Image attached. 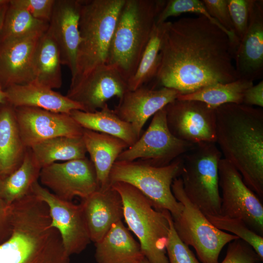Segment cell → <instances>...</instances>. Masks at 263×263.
I'll list each match as a JSON object with an SVG mask.
<instances>
[{
	"label": "cell",
	"mask_w": 263,
	"mask_h": 263,
	"mask_svg": "<svg viewBox=\"0 0 263 263\" xmlns=\"http://www.w3.org/2000/svg\"><path fill=\"white\" fill-rule=\"evenodd\" d=\"M179 95L172 89L144 85L127 91L113 110L121 119L130 124L140 137L146 121Z\"/></svg>",
	"instance_id": "e0dca14e"
},
{
	"label": "cell",
	"mask_w": 263,
	"mask_h": 263,
	"mask_svg": "<svg viewBox=\"0 0 263 263\" xmlns=\"http://www.w3.org/2000/svg\"><path fill=\"white\" fill-rule=\"evenodd\" d=\"M9 0H0V4L7 2Z\"/></svg>",
	"instance_id": "f6af8a7d"
},
{
	"label": "cell",
	"mask_w": 263,
	"mask_h": 263,
	"mask_svg": "<svg viewBox=\"0 0 263 263\" xmlns=\"http://www.w3.org/2000/svg\"><path fill=\"white\" fill-rule=\"evenodd\" d=\"M195 144L175 137L167 126L164 108L153 115L146 131L131 146L124 150L116 161H142L152 166L169 165Z\"/></svg>",
	"instance_id": "30bf717a"
},
{
	"label": "cell",
	"mask_w": 263,
	"mask_h": 263,
	"mask_svg": "<svg viewBox=\"0 0 263 263\" xmlns=\"http://www.w3.org/2000/svg\"><path fill=\"white\" fill-rule=\"evenodd\" d=\"M49 25L34 18L14 0H10L0 34V43L40 36L48 30Z\"/></svg>",
	"instance_id": "f546056e"
},
{
	"label": "cell",
	"mask_w": 263,
	"mask_h": 263,
	"mask_svg": "<svg viewBox=\"0 0 263 263\" xmlns=\"http://www.w3.org/2000/svg\"><path fill=\"white\" fill-rule=\"evenodd\" d=\"M128 90L127 81L115 68L106 64L70 86L66 95L78 103L83 111L93 112L103 108L112 97L120 98Z\"/></svg>",
	"instance_id": "2e32d148"
},
{
	"label": "cell",
	"mask_w": 263,
	"mask_h": 263,
	"mask_svg": "<svg viewBox=\"0 0 263 263\" xmlns=\"http://www.w3.org/2000/svg\"><path fill=\"white\" fill-rule=\"evenodd\" d=\"M39 179L54 194L67 201L75 196L84 199L99 188L95 168L87 157L44 167Z\"/></svg>",
	"instance_id": "5bb4252c"
},
{
	"label": "cell",
	"mask_w": 263,
	"mask_h": 263,
	"mask_svg": "<svg viewBox=\"0 0 263 263\" xmlns=\"http://www.w3.org/2000/svg\"><path fill=\"white\" fill-rule=\"evenodd\" d=\"M27 149L20 136L14 107L0 104V179L19 167Z\"/></svg>",
	"instance_id": "d4e9b609"
},
{
	"label": "cell",
	"mask_w": 263,
	"mask_h": 263,
	"mask_svg": "<svg viewBox=\"0 0 263 263\" xmlns=\"http://www.w3.org/2000/svg\"><path fill=\"white\" fill-rule=\"evenodd\" d=\"M5 91L7 103L14 107H33L67 114L75 110L83 111L66 95L34 83L12 85Z\"/></svg>",
	"instance_id": "7402d4cb"
},
{
	"label": "cell",
	"mask_w": 263,
	"mask_h": 263,
	"mask_svg": "<svg viewBox=\"0 0 263 263\" xmlns=\"http://www.w3.org/2000/svg\"><path fill=\"white\" fill-rule=\"evenodd\" d=\"M81 0H56L48 30L58 47L62 65L75 74L80 42L79 19Z\"/></svg>",
	"instance_id": "ac0fdd59"
},
{
	"label": "cell",
	"mask_w": 263,
	"mask_h": 263,
	"mask_svg": "<svg viewBox=\"0 0 263 263\" xmlns=\"http://www.w3.org/2000/svg\"><path fill=\"white\" fill-rule=\"evenodd\" d=\"M41 169L30 149L27 148L19 167L0 179V197L10 205L31 193L33 185L38 181Z\"/></svg>",
	"instance_id": "f1b7e54d"
},
{
	"label": "cell",
	"mask_w": 263,
	"mask_h": 263,
	"mask_svg": "<svg viewBox=\"0 0 263 263\" xmlns=\"http://www.w3.org/2000/svg\"><path fill=\"white\" fill-rule=\"evenodd\" d=\"M11 233L10 205L0 197V244L9 238Z\"/></svg>",
	"instance_id": "60d3db41"
},
{
	"label": "cell",
	"mask_w": 263,
	"mask_h": 263,
	"mask_svg": "<svg viewBox=\"0 0 263 263\" xmlns=\"http://www.w3.org/2000/svg\"><path fill=\"white\" fill-rule=\"evenodd\" d=\"M169 22L167 21L156 24L136 71L128 81L129 90H134L150 84L155 79L160 64V51L163 38Z\"/></svg>",
	"instance_id": "1f68e13d"
},
{
	"label": "cell",
	"mask_w": 263,
	"mask_h": 263,
	"mask_svg": "<svg viewBox=\"0 0 263 263\" xmlns=\"http://www.w3.org/2000/svg\"><path fill=\"white\" fill-rule=\"evenodd\" d=\"M9 0L5 3L0 4V34L2 29L4 18Z\"/></svg>",
	"instance_id": "b9f144b4"
},
{
	"label": "cell",
	"mask_w": 263,
	"mask_h": 263,
	"mask_svg": "<svg viewBox=\"0 0 263 263\" xmlns=\"http://www.w3.org/2000/svg\"><path fill=\"white\" fill-rule=\"evenodd\" d=\"M125 0H81L79 19L80 42L74 85L97 67L107 64L119 11Z\"/></svg>",
	"instance_id": "5b68a950"
},
{
	"label": "cell",
	"mask_w": 263,
	"mask_h": 263,
	"mask_svg": "<svg viewBox=\"0 0 263 263\" xmlns=\"http://www.w3.org/2000/svg\"><path fill=\"white\" fill-rule=\"evenodd\" d=\"M82 138L95 169L99 188L110 185L109 176L119 155L129 147L115 136L83 129Z\"/></svg>",
	"instance_id": "cb8c5ba5"
},
{
	"label": "cell",
	"mask_w": 263,
	"mask_h": 263,
	"mask_svg": "<svg viewBox=\"0 0 263 263\" xmlns=\"http://www.w3.org/2000/svg\"><path fill=\"white\" fill-rule=\"evenodd\" d=\"M41 168L56 162L85 158L87 150L81 137H56L38 143L29 148Z\"/></svg>",
	"instance_id": "83f0119b"
},
{
	"label": "cell",
	"mask_w": 263,
	"mask_h": 263,
	"mask_svg": "<svg viewBox=\"0 0 263 263\" xmlns=\"http://www.w3.org/2000/svg\"><path fill=\"white\" fill-rule=\"evenodd\" d=\"M221 215L242 220L263 237V205L258 196L244 183L237 169L227 160L219 163Z\"/></svg>",
	"instance_id": "8fae6325"
},
{
	"label": "cell",
	"mask_w": 263,
	"mask_h": 263,
	"mask_svg": "<svg viewBox=\"0 0 263 263\" xmlns=\"http://www.w3.org/2000/svg\"><path fill=\"white\" fill-rule=\"evenodd\" d=\"M239 79L253 82L263 76V0H254L248 27L234 55Z\"/></svg>",
	"instance_id": "d6986e66"
},
{
	"label": "cell",
	"mask_w": 263,
	"mask_h": 263,
	"mask_svg": "<svg viewBox=\"0 0 263 263\" xmlns=\"http://www.w3.org/2000/svg\"><path fill=\"white\" fill-rule=\"evenodd\" d=\"M254 0H227L234 36L238 42L246 31Z\"/></svg>",
	"instance_id": "d590c367"
},
{
	"label": "cell",
	"mask_w": 263,
	"mask_h": 263,
	"mask_svg": "<svg viewBox=\"0 0 263 263\" xmlns=\"http://www.w3.org/2000/svg\"><path fill=\"white\" fill-rule=\"evenodd\" d=\"M222 154L216 143L203 142L182 156L179 177L191 203L205 215H221L218 166Z\"/></svg>",
	"instance_id": "52a82bcc"
},
{
	"label": "cell",
	"mask_w": 263,
	"mask_h": 263,
	"mask_svg": "<svg viewBox=\"0 0 263 263\" xmlns=\"http://www.w3.org/2000/svg\"><path fill=\"white\" fill-rule=\"evenodd\" d=\"M139 263H150L147 259L145 257L141 262Z\"/></svg>",
	"instance_id": "ee69618b"
},
{
	"label": "cell",
	"mask_w": 263,
	"mask_h": 263,
	"mask_svg": "<svg viewBox=\"0 0 263 263\" xmlns=\"http://www.w3.org/2000/svg\"><path fill=\"white\" fill-rule=\"evenodd\" d=\"M262 262L254 249L244 241L237 239L228 243L221 263H255Z\"/></svg>",
	"instance_id": "8d00e7d4"
},
{
	"label": "cell",
	"mask_w": 263,
	"mask_h": 263,
	"mask_svg": "<svg viewBox=\"0 0 263 263\" xmlns=\"http://www.w3.org/2000/svg\"><path fill=\"white\" fill-rule=\"evenodd\" d=\"M206 217L218 229L230 232L248 243L263 261V237L250 229L244 221L221 215Z\"/></svg>",
	"instance_id": "d6a6232c"
},
{
	"label": "cell",
	"mask_w": 263,
	"mask_h": 263,
	"mask_svg": "<svg viewBox=\"0 0 263 263\" xmlns=\"http://www.w3.org/2000/svg\"><path fill=\"white\" fill-rule=\"evenodd\" d=\"M31 190L47 205L51 225L58 231L67 254L81 253L91 241L81 205L59 198L38 181Z\"/></svg>",
	"instance_id": "4fadbf2b"
},
{
	"label": "cell",
	"mask_w": 263,
	"mask_h": 263,
	"mask_svg": "<svg viewBox=\"0 0 263 263\" xmlns=\"http://www.w3.org/2000/svg\"><path fill=\"white\" fill-rule=\"evenodd\" d=\"M61 61L58 47L48 30L38 40L33 57V83L52 89L62 84Z\"/></svg>",
	"instance_id": "484cf974"
},
{
	"label": "cell",
	"mask_w": 263,
	"mask_h": 263,
	"mask_svg": "<svg viewBox=\"0 0 263 263\" xmlns=\"http://www.w3.org/2000/svg\"><path fill=\"white\" fill-rule=\"evenodd\" d=\"M40 36L0 43V83L4 90L34 82V54Z\"/></svg>",
	"instance_id": "44dd1931"
},
{
	"label": "cell",
	"mask_w": 263,
	"mask_h": 263,
	"mask_svg": "<svg viewBox=\"0 0 263 263\" xmlns=\"http://www.w3.org/2000/svg\"><path fill=\"white\" fill-rule=\"evenodd\" d=\"M94 244V258L97 263H139L145 258L139 243L122 220L113 224Z\"/></svg>",
	"instance_id": "603a6c76"
},
{
	"label": "cell",
	"mask_w": 263,
	"mask_h": 263,
	"mask_svg": "<svg viewBox=\"0 0 263 263\" xmlns=\"http://www.w3.org/2000/svg\"><path fill=\"white\" fill-rule=\"evenodd\" d=\"M80 204L91 241L94 243L100 241L113 224L123 218L121 196L111 184L82 199Z\"/></svg>",
	"instance_id": "ffe728a7"
},
{
	"label": "cell",
	"mask_w": 263,
	"mask_h": 263,
	"mask_svg": "<svg viewBox=\"0 0 263 263\" xmlns=\"http://www.w3.org/2000/svg\"><path fill=\"white\" fill-rule=\"evenodd\" d=\"M14 109L20 136L27 148L56 137L82 135L83 128L70 114L29 107Z\"/></svg>",
	"instance_id": "9a60e30c"
},
{
	"label": "cell",
	"mask_w": 263,
	"mask_h": 263,
	"mask_svg": "<svg viewBox=\"0 0 263 263\" xmlns=\"http://www.w3.org/2000/svg\"><path fill=\"white\" fill-rule=\"evenodd\" d=\"M253 85V82L244 79L217 83L191 94L179 95L177 99L200 101L213 109L228 103L242 104L244 92Z\"/></svg>",
	"instance_id": "4dcf8cb0"
},
{
	"label": "cell",
	"mask_w": 263,
	"mask_h": 263,
	"mask_svg": "<svg viewBox=\"0 0 263 263\" xmlns=\"http://www.w3.org/2000/svg\"><path fill=\"white\" fill-rule=\"evenodd\" d=\"M11 233L0 244V263H70L47 205L31 193L10 205Z\"/></svg>",
	"instance_id": "3957f363"
},
{
	"label": "cell",
	"mask_w": 263,
	"mask_h": 263,
	"mask_svg": "<svg viewBox=\"0 0 263 263\" xmlns=\"http://www.w3.org/2000/svg\"><path fill=\"white\" fill-rule=\"evenodd\" d=\"M110 184L121 196L123 218L138 238L144 257L150 263H169L166 246L169 212L155 208L139 190L128 183Z\"/></svg>",
	"instance_id": "8992f818"
},
{
	"label": "cell",
	"mask_w": 263,
	"mask_h": 263,
	"mask_svg": "<svg viewBox=\"0 0 263 263\" xmlns=\"http://www.w3.org/2000/svg\"><path fill=\"white\" fill-rule=\"evenodd\" d=\"M164 109L167 126L175 137L193 144L216 143L215 109L200 101L178 99Z\"/></svg>",
	"instance_id": "7c38bea8"
},
{
	"label": "cell",
	"mask_w": 263,
	"mask_h": 263,
	"mask_svg": "<svg viewBox=\"0 0 263 263\" xmlns=\"http://www.w3.org/2000/svg\"><path fill=\"white\" fill-rule=\"evenodd\" d=\"M171 190L184 207L179 216L172 218L178 236L186 244L194 248L202 263H219L223 247L239 238L218 229L207 220L186 195L179 177L173 180Z\"/></svg>",
	"instance_id": "9c48e42d"
},
{
	"label": "cell",
	"mask_w": 263,
	"mask_h": 263,
	"mask_svg": "<svg viewBox=\"0 0 263 263\" xmlns=\"http://www.w3.org/2000/svg\"></svg>",
	"instance_id": "bcb514c9"
},
{
	"label": "cell",
	"mask_w": 263,
	"mask_h": 263,
	"mask_svg": "<svg viewBox=\"0 0 263 263\" xmlns=\"http://www.w3.org/2000/svg\"><path fill=\"white\" fill-rule=\"evenodd\" d=\"M168 219L169 229L166 250L169 263H202L196 258L189 246L178 236L170 212L168 214Z\"/></svg>",
	"instance_id": "e575fe53"
},
{
	"label": "cell",
	"mask_w": 263,
	"mask_h": 263,
	"mask_svg": "<svg viewBox=\"0 0 263 263\" xmlns=\"http://www.w3.org/2000/svg\"><path fill=\"white\" fill-rule=\"evenodd\" d=\"M186 13H193L206 17L226 33L232 43L229 33L209 15L202 0H167L157 16L156 24L167 21L170 17H176Z\"/></svg>",
	"instance_id": "836d02e7"
},
{
	"label": "cell",
	"mask_w": 263,
	"mask_h": 263,
	"mask_svg": "<svg viewBox=\"0 0 263 263\" xmlns=\"http://www.w3.org/2000/svg\"><path fill=\"white\" fill-rule=\"evenodd\" d=\"M8 103L5 90L0 83V104Z\"/></svg>",
	"instance_id": "7bdbcfd3"
},
{
	"label": "cell",
	"mask_w": 263,
	"mask_h": 263,
	"mask_svg": "<svg viewBox=\"0 0 263 263\" xmlns=\"http://www.w3.org/2000/svg\"><path fill=\"white\" fill-rule=\"evenodd\" d=\"M242 104L251 107L256 106L259 108L263 107V80L246 90L244 94Z\"/></svg>",
	"instance_id": "ab89813d"
},
{
	"label": "cell",
	"mask_w": 263,
	"mask_h": 263,
	"mask_svg": "<svg viewBox=\"0 0 263 263\" xmlns=\"http://www.w3.org/2000/svg\"><path fill=\"white\" fill-rule=\"evenodd\" d=\"M70 115L82 128L115 136L124 141L129 147L139 137L132 126L121 119L108 104L95 112L75 110Z\"/></svg>",
	"instance_id": "4316f807"
},
{
	"label": "cell",
	"mask_w": 263,
	"mask_h": 263,
	"mask_svg": "<svg viewBox=\"0 0 263 263\" xmlns=\"http://www.w3.org/2000/svg\"><path fill=\"white\" fill-rule=\"evenodd\" d=\"M235 53L227 34L206 17L170 21L162 40L159 68L150 85L184 95L236 80Z\"/></svg>",
	"instance_id": "6da1fadb"
},
{
	"label": "cell",
	"mask_w": 263,
	"mask_h": 263,
	"mask_svg": "<svg viewBox=\"0 0 263 263\" xmlns=\"http://www.w3.org/2000/svg\"><path fill=\"white\" fill-rule=\"evenodd\" d=\"M56 0H14L34 18L49 23Z\"/></svg>",
	"instance_id": "f35d334b"
},
{
	"label": "cell",
	"mask_w": 263,
	"mask_h": 263,
	"mask_svg": "<svg viewBox=\"0 0 263 263\" xmlns=\"http://www.w3.org/2000/svg\"><path fill=\"white\" fill-rule=\"evenodd\" d=\"M216 144L246 185L263 198V110L228 103L215 109Z\"/></svg>",
	"instance_id": "7a4b0ae2"
},
{
	"label": "cell",
	"mask_w": 263,
	"mask_h": 263,
	"mask_svg": "<svg viewBox=\"0 0 263 263\" xmlns=\"http://www.w3.org/2000/svg\"><path fill=\"white\" fill-rule=\"evenodd\" d=\"M202 1L209 15L229 33L232 44L236 51L238 42L234 35L227 0H202Z\"/></svg>",
	"instance_id": "74e56055"
},
{
	"label": "cell",
	"mask_w": 263,
	"mask_h": 263,
	"mask_svg": "<svg viewBox=\"0 0 263 263\" xmlns=\"http://www.w3.org/2000/svg\"><path fill=\"white\" fill-rule=\"evenodd\" d=\"M182 156L169 165L152 166L142 161H116L111 169L109 183L123 182L139 190L158 210H167L172 218L179 216L183 205L178 201L171 190L173 180L180 176Z\"/></svg>",
	"instance_id": "ba28073f"
},
{
	"label": "cell",
	"mask_w": 263,
	"mask_h": 263,
	"mask_svg": "<svg viewBox=\"0 0 263 263\" xmlns=\"http://www.w3.org/2000/svg\"><path fill=\"white\" fill-rule=\"evenodd\" d=\"M166 0H125L118 15L107 64L127 81L134 75Z\"/></svg>",
	"instance_id": "277c9868"
}]
</instances>
